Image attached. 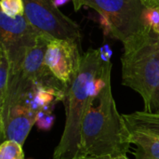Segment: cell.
<instances>
[{
  "label": "cell",
  "mask_w": 159,
  "mask_h": 159,
  "mask_svg": "<svg viewBox=\"0 0 159 159\" xmlns=\"http://www.w3.org/2000/svg\"><path fill=\"white\" fill-rule=\"evenodd\" d=\"M111 70V61H103L95 92L82 121L76 159L126 155L131 144L129 129L123 116L119 115L113 97Z\"/></svg>",
  "instance_id": "cell-1"
},
{
  "label": "cell",
  "mask_w": 159,
  "mask_h": 159,
  "mask_svg": "<svg viewBox=\"0 0 159 159\" xmlns=\"http://www.w3.org/2000/svg\"><path fill=\"white\" fill-rule=\"evenodd\" d=\"M103 60L100 49L90 48L82 54L79 70L64 92V130L56 147L53 159H76L81 142V125L96 89V83Z\"/></svg>",
  "instance_id": "cell-2"
},
{
  "label": "cell",
  "mask_w": 159,
  "mask_h": 159,
  "mask_svg": "<svg viewBox=\"0 0 159 159\" xmlns=\"http://www.w3.org/2000/svg\"><path fill=\"white\" fill-rule=\"evenodd\" d=\"M122 83L138 92L144 112L159 115V34L151 29L124 44Z\"/></svg>",
  "instance_id": "cell-3"
},
{
  "label": "cell",
  "mask_w": 159,
  "mask_h": 159,
  "mask_svg": "<svg viewBox=\"0 0 159 159\" xmlns=\"http://www.w3.org/2000/svg\"><path fill=\"white\" fill-rule=\"evenodd\" d=\"M83 6L96 10L105 34L123 44L149 29L145 26V7L141 0H83Z\"/></svg>",
  "instance_id": "cell-4"
},
{
  "label": "cell",
  "mask_w": 159,
  "mask_h": 159,
  "mask_svg": "<svg viewBox=\"0 0 159 159\" xmlns=\"http://www.w3.org/2000/svg\"><path fill=\"white\" fill-rule=\"evenodd\" d=\"M43 34L24 15L11 18L0 11V48L5 50L10 63V78L20 71L28 52Z\"/></svg>",
  "instance_id": "cell-5"
},
{
  "label": "cell",
  "mask_w": 159,
  "mask_h": 159,
  "mask_svg": "<svg viewBox=\"0 0 159 159\" xmlns=\"http://www.w3.org/2000/svg\"><path fill=\"white\" fill-rule=\"evenodd\" d=\"M24 16L38 31L49 38L79 42L80 28L64 15L52 0H22Z\"/></svg>",
  "instance_id": "cell-6"
},
{
  "label": "cell",
  "mask_w": 159,
  "mask_h": 159,
  "mask_svg": "<svg viewBox=\"0 0 159 159\" xmlns=\"http://www.w3.org/2000/svg\"><path fill=\"white\" fill-rule=\"evenodd\" d=\"M81 57L79 42L52 38L47 47L45 64L51 75L66 89L79 70Z\"/></svg>",
  "instance_id": "cell-7"
},
{
  "label": "cell",
  "mask_w": 159,
  "mask_h": 159,
  "mask_svg": "<svg viewBox=\"0 0 159 159\" xmlns=\"http://www.w3.org/2000/svg\"><path fill=\"white\" fill-rule=\"evenodd\" d=\"M38 112L24 100L16 102L8 111L4 129L1 132L2 143L10 140L23 145L30 130L36 123Z\"/></svg>",
  "instance_id": "cell-8"
},
{
  "label": "cell",
  "mask_w": 159,
  "mask_h": 159,
  "mask_svg": "<svg viewBox=\"0 0 159 159\" xmlns=\"http://www.w3.org/2000/svg\"><path fill=\"white\" fill-rule=\"evenodd\" d=\"M130 143L137 147L135 159H159V136L129 124Z\"/></svg>",
  "instance_id": "cell-9"
},
{
  "label": "cell",
  "mask_w": 159,
  "mask_h": 159,
  "mask_svg": "<svg viewBox=\"0 0 159 159\" xmlns=\"http://www.w3.org/2000/svg\"><path fill=\"white\" fill-rule=\"evenodd\" d=\"M123 117L127 124L159 136V115L149 114L143 111L134 112L129 115H123Z\"/></svg>",
  "instance_id": "cell-10"
},
{
  "label": "cell",
  "mask_w": 159,
  "mask_h": 159,
  "mask_svg": "<svg viewBox=\"0 0 159 159\" xmlns=\"http://www.w3.org/2000/svg\"><path fill=\"white\" fill-rule=\"evenodd\" d=\"M10 81V63L5 50L0 48V107L6 102Z\"/></svg>",
  "instance_id": "cell-11"
},
{
  "label": "cell",
  "mask_w": 159,
  "mask_h": 159,
  "mask_svg": "<svg viewBox=\"0 0 159 159\" xmlns=\"http://www.w3.org/2000/svg\"><path fill=\"white\" fill-rule=\"evenodd\" d=\"M0 159H24L22 145L10 140L3 142L0 146Z\"/></svg>",
  "instance_id": "cell-12"
},
{
  "label": "cell",
  "mask_w": 159,
  "mask_h": 159,
  "mask_svg": "<svg viewBox=\"0 0 159 159\" xmlns=\"http://www.w3.org/2000/svg\"><path fill=\"white\" fill-rule=\"evenodd\" d=\"M0 7L1 12L11 18L24 15V4L22 0H1Z\"/></svg>",
  "instance_id": "cell-13"
},
{
  "label": "cell",
  "mask_w": 159,
  "mask_h": 159,
  "mask_svg": "<svg viewBox=\"0 0 159 159\" xmlns=\"http://www.w3.org/2000/svg\"><path fill=\"white\" fill-rule=\"evenodd\" d=\"M53 108H45L39 111L35 125L39 129L48 130L54 123V115L52 114Z\"/></svg>",
  "instance_id": "cell-14"
},
{
  "label": "cell",
  "mask_w": 159,
  "mask_h": 159,
  "mask_svg": "<svg viewBox=\"0 0 159 159\" xmlns=\"http://www.w3.org/2000/svg\"><path fill=\"white\" fill-rule=\"evenodd\" d=\"M143 20L147 28L159 34V8H145Z\"/></svg>",
  "instance_id": "cell-15"
},
{
  "label": "cell",
  "mask_w": 159,
  "mask_h": 159,
  "mask_svg": "<svg viewBox=\"0 0 159 159\" xmlns=\"http://www.w3.org/2000/svg\"><path fill=\"white\" fill-rule=\"evenodd\" d=\"M100 49V52H101V57L103 61H110V59H111V56L113 54L112 52V49L110 48V47L108 45H104L102 46V48H99Z\"/></svg>",
  "instance_id": "cell-16"
},
{
  "label": "cell",
  "mask_w": 159,
  "mask_h": 159,
  "mask_svg": "<svg viewBox=\"0 0 159 159\" xmlns=\"http://www.w3.org/2000/svg\"><path fill=\"white\" fill-rule=\"evenodd\" d=\"M78 159H129L127 155L120 156H102V157H82Z\"/></svg>",
  "instance_id": "cell-17"
},
{
  "label": "cell",
  "mask_w": 159,
  "mask_h": 159,
  "mask_svg": "<svg viewBox=\"0 0 159 159\" xmlns=\"http://www.w3.org/2000/svg\"><path fill=\"white\" fill-rule=\"evenodd\" d=\"M146 8H159V0H141Z\"/></svg>",
  "instance_id": "cell-18"
},
{
  "label": "cell",
  "mask_w": 159,
  "mask_h": 159,
  "mask_svg": "<svg viewBox=\"0 0 159 159\" xmlns=\"http://www.w3.org/2000/svg\"><path fill=\"white\" fill-rule=\"evenodd\" d=\"M73 4H74L75 10L77 11L83 7V0H73Z\"/></svg>",
  "instance_id": "cell-19"
},
{
  "label": "cell",
  "mask_w": 159,
  "mask_h": 159,
  "mask_svg": "<svg viewBox=\"0 0 159 159\" xmlns=\"http://www.w3.org/2000/svg\"><path fill=\"white\" fill-rule=\"evenodd\" d=\"M52 1H53V3L55 4V6L59 7L64 5L65 3H67V2L70 1V0H52Z\"/></svg>",
  "instance_id": "cell-20"
}]
</instances>
